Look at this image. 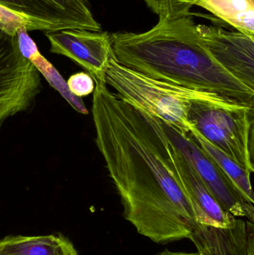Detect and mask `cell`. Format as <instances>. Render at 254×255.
Listing matches in <instances>:
<instances>
[{
    "label": "cell",
    "instance_id": "obj_3",
    "mask_svg": "<svg viewBox=\"0 0 254 255\" xmlns=\"http://www.w3.org/2000/svg\"><path fill=\"white\" fill-rule=\"evenodd\" d=\"M104 82L128 104L156 117L185 135L189 134L192 128L188 120L192 103H240L213 93L152 79L122 65L116 61L114 54L106 67Z\"/></svg>",
    "mask_w": 254,
    "mask_h": 255
},
{
    "label": "cell",
    "instance_id": "obj_6",
    "mask_svg": "<svg viewBox=\"0 0 254 255\" xmlns=\"http://www.w3.org/2000/svg\"><path fill=\"white\" fill-rule=\"evenodd\" d=\"M164 130L180 154L192 165L203 182L225 211L254 223V205L248 202L217 163L195 142L171 126L162 122Z\"/></svg>",
    "mask_w": 254,
    "mask_h": 255
},
{
    "label": "cell",
    "instance_id": "obj_18",
    "mask_svg": "<svg viewBox=\"0 0 254 255\" xmlns=\"http://www.w3.org/2000/svg\"><path fill=\"white\" fill-rule=\"evenodd\" d=\"M95 82L92 76L87 73L81 72L72 75L67 84L70 92L77 97H86L93 93Z\"/></svg>",
    "mask_w": 254,
    "mask_h": 255
},
{
    "label": "cell",
    "instance_id": "obj_7",
    "mask_svg": "<svg viewBox=\"0 0 254 255\" xmlns=\"http://www.w3.org/2000/svg\"><path fill=\"white\" fill-rule=\"evenodd\" d=\"M4 6L28 18L35 31L45 32L69 28L101 31L89 0H0Z\"/></svg>",
    "mask_w": 254,
    "mask_h": 255
},
{
    "label": "cell",
    "instance_id": "obj_5",
    "mask_svg": "<svg viewBox=\"0 0 254 255\" xmlns=\"http://www.w3.org/2000/svg\"><path fill=\"white\" fill-rule=\"evenodd\" d=\"M41 90L40 74L19 52L16 36L0 29V125L29 110Z\"/></svg>",
    "mask_w": 254,
    "mask_h": 255
},
{
    "label": "cell",
    "instance_id": "obj_1",
    "mask_svg": "<svg viewBox=\"0 0 254 255\" xmlns=\"http://www.w3.org/2000/svg\"><path fill=\"white\" fill-rule=\"evenodd\" d=\"M95 143L123 207V217L157 244L189 239L196 223L162 121L94 79Z\"/></svg>",
    "mask_w": 254,
    "mask_h": 255
},
{
    "label": "cell",
    "instance_id": "obj_4",
    "mask_svg": "<svg viewBox=\"0 0 254 255\" xmlns=\"http://www.w3.org/2000/svg\"><path fill=\"white\" fill-rule=\"evenodd\" d=\"M188 120L207 141L252 175L254 105L195 102Z\"/></svg>",
    "mask_w": 254,
    "mask_h": 255
},
{
    "label": "cell",
    "instance_id": "obj_21",
    "mask_svg": "<svg viewBox=\"0 0 254 255\" xmlns=\"http://www.w3.org/2000/svg\"><path fill=\"white\" fill-rule=\"evenodd\" d=\"M1 125H0V129H1Z\"/></svg>",
    "mask_w": 254,
    "mask_h": 255
},
{
    "label": "cell",
    "instance_id": "obj_11",
    "mask_svg": "<svg viewBox=\"0 0 254 255\" xmlns=\"http://www.w3.org/2000/svg\"><path fill=\"white\" fill-rule=\"evenodd\" d=\"M189 239L204 255H249L247 222L242 218L228 229L196 223Z\"/></svg>",
    "mask_w": 254,
    "mask_h": 255
},
{
    "label": "cell",
    "instance_id": "obj_15",
    "mask_svg": "<svg viewBox=\"0 0 254 255\" xmlns=\"http://www.w3.org/2000/svg\"><path fill=\"white\" fill-rule=\"evenodd\" d=\"M23 57L33 64L39 73L43 75L49 85L60 93L74 110L82 115H88L89 112L82 99L76 97L70 92L64 78L56 68L40 54L37 46L25 52Z\"/></svg>",
    "mask_w": 254,
    "mask_h": 255
},
{
    "label": "cell",
    "instance_id": "obj_20",
    "mask_svg": "<svg viewBox=\"0 0 254 255\" xmlns=\"http://www.w3.org/2000/svg\"><path fill=\"white\" fill-rule=\"evenodd\" d=\"M158 255H204L200 253L199 252H197L195 253H181V252H171L169 250H166L164 251L161 252Z\"/></svg>",
    "mask_w": 254,
    "mask_h": 255
},
{
    "label": "cell",
    "instance_id": "obj_16",
    "mask_svg": "<svg viewBox=\"0 0 254 255\" xmlns=\"http://www.w3.org/2000/svg\"><path fill=\"white\" fill-rule=\"evenodd\" d=\"M186 0H143L159 19H173L191 15Z\"/></svg>",
    "mask_w": 254,
    "mask_h": 255
},
{
    "label": "cell",
    "instance_id": "obj_2",
    "mask_svg": "<svg viewBox=\"0 0 254 255\" xmlns=\"http://www.w3.org/2000/svg\"><path fill=\"white\" fill-rule=\"evenodd\" d=\"M115 58L157 80L254 105V90L228 73L203 43L191 15L159 19L141 33L110 34Z\"/></svg>",
    "mask_w": 254,
    "mask_h": 255
},
{
    "label": "cell",
    "instance_id": "obj_8",
    "mask_svg": "<svg viewBox=\"0 0 254 255\" xmlns=\"http://www.w3.org/2000/svg\"><path fill=\"white\" fill-rule=\"evenodd\" d=\"M50 52L63 55L86 70L93 79L104 81L109 60L113 55L110 34L106 31L69 28L45 32Z\"/></svg>",
    "mask_w": 254,
    "mask_h": 255
},
{
    "label": "cell",
    "instance_id": "obj_17",
    "mask_svg": "<svg viewBox=\"0 0 254 255\" xmlns=\"http://www.w3.org/2000/svg\"><path fill=\"white\" fill-rule=\"evenodd\" d=\"M22 27L28 31H35L31 20L4 6L0 5V29L10 36H16V31Z\"/></svg>",
    "mask_w": 254,
    "mask_h": 255
},
{
    "label": "cell",
    "instance_id": "obj_12",
    "mask_svg": "<svg viewBox=\"0 0 254 255\" xmlns=\"http://www.w3.org/2000/svg\"><path fill=\"white\" fill-rule=\"evenodd\" d=\"M0 255H79L74 244L61 234L7 236L0 240Z\"/></svg>",
    "mask_w": 254,
    "mask_h": 255
},
{
    "label": "cell",
    "instance_id": "obj_14",
    "mask_svg": "<svg viewBox=\"0 0 254 255\" xmlns=\"http://www.w3.org/2000/svg\"><path fill=\"white\" fill-rule=\"evenodd\" d=\"M189 136L195 142L217 163L218 166L226 174L232 181L240 194L249 203L254 204V193L252 190L251 176L238 163H236L229 156L222 152L219 148L207 141L194 128L191 129Z\"/></svg>",
    "mask_w": 254,
    "mask_h": 255
},
{
    "label": "cell",
    "instance_id": "obj_13",
    "mask_svg": "<svg viewBox=\"0 0 254 255\" xmlns=\"http://www.w3.org/2000/svg\"><path fill=\"white\" fill-rule=\"evenodd\" d=\"M188 7L198 6L234 27L254 37V0H186Z\"/></svg>",
    "mask_w": 254,
    "mask_h": 255
},
{
    "label": "cell",
    "instance_id": "obj_10",
    "mask_svg": "<svg viewBox=\"0 0 254 255\" xmlns=\"http://www.w3.org/2000/svg\"><path fill=\"white\" fill-rule=\"evenodd\" d=\"M174 154L177 170L193 208L196 223L220 229L232 226L237 217L222 208L190 163L174 145Z\"/></svg>",
    "mask_w": 254,
    "mask_h": 255
},
{
    "label": "cell",
    "instance_id": "obj_9",
    "mask_svg": "<svg viewBox=\"0 0 254 255\" xmlns=\"http://www.w3.org/2000/svg\"><path fill=\"white\" fill-rule=\"evenodd\" d=\"M197 30L214 59L228 73L254 90V37L204 24H197Z\"/></svg>",
    "mask_w": 254,
    "mask_h": 255
},
{
    "label": "cell",
    "instance_id": "obj_19",
    "mask_svg": "<svg viewBox=\"0 0 254 255\" xmlns=\"http://www.w3.org/2000/svg\"><path fill=\"white\" fill-rule=\"evenodd\" d=\"M247 228L249 236V255H254V223L247 221Z\"/></svg>",
    "mask_w": 254,
    "mask_h": 255
}]
</instances>
